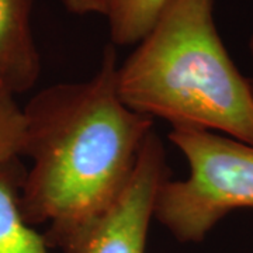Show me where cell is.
I'll return each instance as SVG.
<instances>
[{"instance_id": "obj_1", "label": "cell", "mask_w": 253, "mask_h": 253, "mask_svg": "<svg viewBox=\"0 0 253 253\" xmlns=\"http://www.w3.org/2000/svg\"><path fill=\"white\" fill-rule=\"evenodd\" d=\"M116 46H104L97 72L81 82L56 83L23 107V156L31 168L20 193L30 225L46 228L54 251L79 253L116 204L135 170L154 120L121 100Z\"/></svg>"}, {"instance_id": "obj_2", "label": "cell", "mask_w": 253, "mask_h": 253, "mask_svg": "<svg viewBox=\"0 0 253 253\" xmlns=\"http://www.w3.org/2000/svg\"><path fill=\"white\" fill-rule=\"evenodd\" d=\"M121 100L172 129L211 131L253 145V89L218 34L214 0H170L118 65Z\"/></svg>"}, {"instance_id": "obj_3", "label": "cell", "mask_w": 253, "mask_h": 253, "mask_svg": "<svg viewBox=\"0 0 253 253\" xmlns=\"http://www.w3.org/2000/svg\"><path fill=\"white\" fill-rule=\"evenodd\" d=\"M169 141L184 156L189 174L163 181L155 219L176 241L203 242L226 215L253 208V145L187 128L172 129Z\"/></svg>"}, {"instance_id": "obj_4", "label": "cell", "mask_w": 253, "mask_h": 253, "mask_svg": "<svg viewBox=\"0 0 253 253\" xmlns=\"http://www.w3.org/2000/svg\"><path fill=\"white\" fill-rule=\"evenodd\" d=\"M166 179V151L161 136L152 131L126 190L94 226L79 253H145L158 190Z\"/></svg>"}, {"instance_id": "obj_5", "label": "cell", "mask_w": 253, "mask_h": 253, "mask_svg": "<svg viewBox=\"0 0 253 253\" xmlns=\"http://www.w3.org/2000/svg\"><path fill=\"white\" fill-rule=\"evenodd\" d=\"M34 0H0V83L14 96L34 89L41 76L31 14Z\"/></svg>"}, {"instance_id": "obj_6", "label": "cell", "mask_w": 253, "mask_h": 253, "mask_svg": "<svg viewBox=\"0 0 253 253\" xmlns=\"http://www.w3.org/2000/svg\"><path fill=\"white\" fill-rule=\"evenodd\" d=\"M24 177L20 159L0 165V253H52L45 236L21 214L20 193Z\"/></svg>"}, {"instance_id": "obj_7", "label": "cell", "mask_w": 253, "mask_h": 253, "mask_svg": "<svg viewBox=\"0 0 253 253\" xmlns=\"http://www.w3.org/2000/svg\"><path fill=\"white\" fill-rule=\"evenodd\" d=\"M169 1L170 0H116L107 16L111 44L114 46L138 44L152 28Z\"/></svg>"}, {"instance_id": "obj_8", "label": "cell", "mask_w": 253, "mask_h": 253, "mask_svg": "<svg viewBox=\"0 0 253 253\" xmlns=\"http://www.w3.org/2000/svg\"><path fill=\"white\" fill-rule=\"evenodd\" d=\"M24 113L16 96L0 83V165L23 156Z\"/></svg>"}, {"instance_id": "obj_9", "label": "cell", "mask_w": 253, "mask_h": 253, "mask_svg": "<svg viewBox=\"0 0 253 253\" xmlns=\"http://www.w3.org/2000/svg\"><path fill=\"white\" fill-rule=\"evenodd\" d=\"M62 3L73 14H101L107 17L116 0H62Z\"/></svg>"}, {"instance_id": "obj_10", "label": "cell", "mask_w": 253, "mask_h": 253, "mask_svg": "<svg viewBox=\"0 0 253 253\" xmlns=\"http://www.w3.org/2000/svg\"><path fill=\"white\" fill-rule=\"evenodd\" d=\"M249 51H251V58H252V76L249 78V81H251V84H252L253 89V34L251 37V41H249Z\"/></svg>"}]
</instances>
